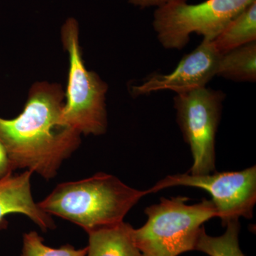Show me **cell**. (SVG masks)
<instances>
[{"mask_svg": "<svg viewBox=\"0 0 256 256\" xmlns=\"http://www.w3.org/2000/svg\"><path fill=\"white\" fill-rule=\"evenodd\" d=\"M256 42V1L234 18L213 41L220 55Z\"/></svg>", "mask_w": 256, "mask_h": 256, "instance_id": "8fae6325", "label": "cell"}, {"mask_svg": "<svg viewBox=\"0 0 256 256\" xmlns=\"http://www.w3.org/2000/svg\"><path fill=\"white\" fill-rule=\"evenodd\" d=\"M128 1L134 6L146 9L150 8H161L176 0H128Z\"/></svg>", "mask_w": 256, "mask_h": 256, "instance_id": "2e32d148", "label": "cell"}, {"mask_svg": "<svg viewBox=\"0 0 256 256\" xmlns=\"http://www.w3.org/2000/svg\"><path fill=\"white\" fill-rule=\"evenodd\" d=\"M216 76L236 82H256V42L220 55Z\"/></svg>", "mask_w": 256, "mask_h": 256, "instance_id": "7c38bea8", "label": "cell"}, {"mask_svg": "<svg viewBox=\"0 0 256 256\" xmlns=\"http://www.w3.org/2000/svg\"><path fill=\"white\" fill-rule=\"evenodd\" d=\"M132 227L122 223L88 233L86 256H142L133 240Z\"/></svg>", "mask_w": 256, "mask_h": 256, "instance_id": "30bf717a", "label": "cell"}, {"mask_svg": "<svg viewBox=\"0 0 256 256\" xmlns=\"http://www.w3.org/2000/svg\"><path fill=\"white\" fill-rule=\"evenodd\" d=\"M88 247L77 250L70 245L52 248L44 244V238L36 232L24 235L22 256H86Z\"/></svg>", "mask_w": 256, "mask_h": 256, "instance_id": "5bb4252c", "label": "cell"}, {"mask_svg": "<svg viewBox=\"0 0 256 256\" xmlns=\"http://www.w3.org/2000/svg\"><path fill=\"white\" fill-rule=\"evenodd\" d=\"M146 191L128 186L112 175L99 173L82 181L58 185L43 202L44 212L84 228L88 234L124 222Z\"/></svg>", "mask_w": 256, "mask_h": 256, "instance_id": "7a4b0ae2", "label": "cell"}, {"mask_svg": "<svg viewBox=\"0 0 256 256\" xmlns=\"http://www.w3.org/2000/svg\"><path fill=\"white\" fill-rule=\"evenodd\" d=\"M226 230L220 237L207 235L204 226L202 227L195 250L208 256H245L239 246L240 225L239 220L229 222Z\"/></svg>", "mask_w": 256, "mask_h": 256, "instance_id": "4fadbf2b", "label": "cell"}, {"mask_svg": "<svg viewBox=\"0 0 256 256\" xmlns=\"http://www.w3.org/2000/svg\"><path fill=\"white\" fill-rule=\"evenodd\" d=\"M174 186H188L205 190L210 194L217 217L226 226L240 217L250 220L256 204V166L240 172H214L206 175H172L163 178L148 190L158 193Z\"/></svg>", "mask_w": 256, "mask_h": 256, "instance_id": "52a82bcc", "label": "cell"}, {"mask_svg": "<svg viewBox=\"0 0 256 256\" xmlns=\"http://www.w3.org/2000/svg\"><path fill=\"white\" fill-rule=\"evenodd\" d=\"M220 56L213 42L203 40L192 53L184 56L171 73L153 74L142 84L132 86V96L138 97L164 90L181 95L206 87L216 76Z\"/></svg>", "mask_w": 256, "mask_h": 256, "instance_id": "ba28073f", "label": "cell"}, {"mask_svg": "<svg viewBox=\"0 0 256 256\" xmlns=\"http://www.w3.org/2000/svg\"><path fill=\"white\" fill-rule=\"evenodd\" d=\"M62 37L70 58L66 104L64 106L62 120L80 134L102 136L108 127V85L98 74L86 68L76 20H67L62 28Z\"/></svg>", "mask_w": 256, "mask_h": 256, "instance_id": "277c9868", "label": "cell"}, {"mask_svg": "<svg viewBox=\"0 0 256 256\" xmlns=\"http://www.w3.org/2000/svg\"><path fill=\"white\" fill-rule=\"evenodd\" d=\"M256 0H206L196 4L176 0L156 8L153 28L166 50H182L193 34L213 42L234 18Z\"/></svg>", "mask_w": 256, "mask_h": 256, "instance_id": "5b68a950", "label": "cell"}, {"mask_svg": "<svg viewBox=\"0 0 256 256\" xmlns=\"http://www.w3.org/2000/svg\"><path fill=\"white\" fill-rule=\"evenodd\" d=\"M188 201L183 196L162 198L146 208L148 222L132 232L142 256H178L195 250L204 224L217 217V212L212 200L194 205Z\"/></svg>", "mask_w": 256, "mask_h": 256, "instance_id": "3957f363", "label": "cell"}, {"mask_svg": "<svg viewBox=\"0 0 256 256\" xmlns=\"http://www.w3.org/2000/svg\"><path fill=\"white\" fill-rule=\"evenodd\" d=\"M225 98L222 90L207 87L174 98L176 120L193 156L190 174L216 172V137Z\"/></svg>", "mask_w": 256, "mask_h": 256, "instance_id": "8992f818", "label": "cell"}, {"mask_svg": "<svg viewBox=\"0 0 256 256\" xmlns=\"http://www.w3.org/2000/svg\"><path fill=\"white\" fill-rule=\"evenodd\" d=\"M12 173L13 170L12 169L8 152L4 146L0 143V178Z\"/></svg>", "mask_w": 256, "mask_h": 256, "instance_id": "9a60e30c", "label": "cell"}, {"mask_svg": "<svg viewBox=\"0 0 256 256\" xmlns=\"http://www.w3.org/2000/svg\"><path fill=\"white\" fill-rule=\"evenodd\" d=\"M64 96L60 85L35 84L18 118H0V143L13 172L26 169L46 180L54 178L64 160L78 149L80 133L62 120Z\"/></svg>", "mask_w": 256, "mask_h": 256, "instance_id": "6da1fadb", "label": "cell"}, {"mask_svg": "<svg viewBox=\"0 0 256 256\" xmlns=\"http://www.w3.org/2000/svg\"><path fill=\"white\" fill-rule=\"evenodd\" d=\"M32 174V172L26 170L21 174L12 173L0 178V230L8 228L5 217L10 214L26 216L44 232L55 228L50 215L34 201L31 190Z\"/></svg>", "mask_w": 256, "mask_h": 256, "instance_id": "9c48e42d", "label": "cell"}]
</instances>
